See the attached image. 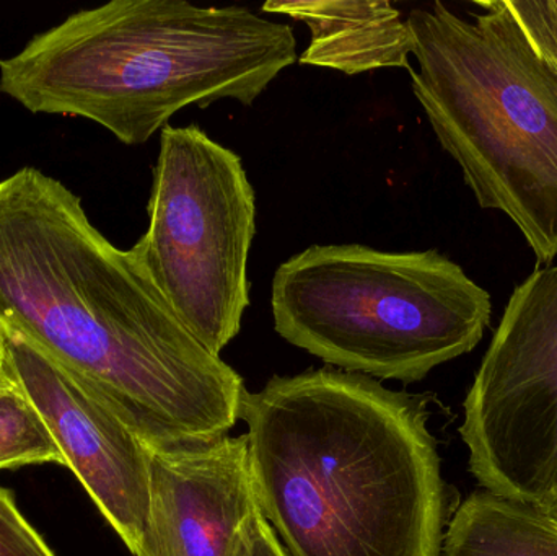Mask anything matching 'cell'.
Returning <instances> with one entry per match:
<instances>
[{"label": "cell", "mask_w": 557, "mask_h": 556, "mask_svg": "<svg viewBox=\"0 0 557 556\" xmlns=\"http://www.w3.org/2000/svg\"><path fill=\"white\" fill-rule=\"evenodd\" d=\"M274 329L352 374L422 381L473 351L491 323L490 293L437 250L313 245L277 268Z\"/></svg>", "instance_id": "5b68a950"}, {"label": "cell", "mask_w": 557, "mask_h": 556, "mask_svg": "<svg viewBox=\"0 0 557 556\" xmlns=\"http://www.w3.org/2000/svg\"><path fill=\"white\" fill-rule=\"evenodd\" d=\"M3 330L9 374L35 405L72 470L134 556H147L149 447L94 394L23 336Z\"/></svg>", "instance_id": "ba28073f"}, {"label": "cell", "mask_w": 557, "mask_h": 556, "mask_svg": "<svg viewBox=\"0 0 557 556\" xmlns=\"http://www.w3.org/2000/svg\"><path fill=\"white\" fill-rule=\"evenodd\" d=\"M533 48L557 72V0H507Z\"/></svg>", "instance_id": "4fadbf2b"}, {"label": "cell", "mask_w": 557, "mask_h": 556, "mask_svg": "<svg viewBox=\"0 0 557 556\" xmlns=\"http://www.w3.org/2000/svg\"><path fill=\"white\" fill-rule=\"evenodd\" d=\"M234 556H288L260 508L242 526Z\"/></svg>", "instance_id": "9a60e30c"}, {"label": "cell", "mask_w": 557, "mask_h": 556, "mask_svg": "<svg viewBox=\"0 0 557 556\" xmlns=\"http://www.w3.org/2000/svg\"><path fill=\"white\" fill-rule=\"evenodd\" d=\"M147 212L131 255L189 333L221 355L250 306L257 196L242 157L196 124H166Z\"/></svg>", "instance_id": "8992f818"}, {"label": "cell", "mask_w": 557, "mask_h": 556, "mask_svg": "<svg viewBox=\"0 0 557 556\" xmlns=\"http://www.w3.org/2000/svg\"><path fill=\"white\" fill-rule=\"evenodd\" d=\"M263 12L307 23L311 39L300 62L347 75L409 69L411 29L388 0H270Z\"/></svg>", "instance_id": "30bf717a"}, {"label": "cell", "mask_w": 557, "mask_h": 556, "mask_svg": "<svg viewBox=\"0 0 557 556\" xmlns=\"http://www.w3.org/2000/svg\"><path fill=\"white\" fill-rule=\"evenodd\" d=\"M238 418L288 556H441V457L414 398L324 368L245 391Z\"/></svg>", "instance_id": "7a4b0ae2"}, {"label": "cell", "mask_w": 557, "mask_h": 556, "mask_svg": "<svg viewBox=\"0 0 557 556\" xmlns=\"http://www.w3.org/2000/svg\"><path fill=\"white\" fill-rule=\"evenodd\" d=\"M444 556H557V526L529 503L480 490L455 512Z\"/></svg>", "instance_id": "8fae6325"}, {"label": "cell", "mask_w": 557, "mask_h": 556, "mask_svg": "<svg viewBox=\"0 0 557 556\" xmlns=\"http://www.w3.org/2000/svg\"><path fill=\"white\" fill-rule=\"evenodd\" d=\"M149 457L147 556H234L242 526L260 508L247 434Z\"/></svg>", "instance_id": "9c48e42d"}, {"label": "cell", "mask_w": 557, "mask_h": 556, "mask_svg": "<svg viewBox=\"0 0 557 556\" xmlns=\"http://www.w3.org/2000/svg\"><path fill=\"white\" fill-rule=\"evenodd\" d=\"M474 22L442 2L409 13L412 91L483 209L504 212L540 263L557 257V72L507 0Z\"/></svg>", "instance_id": "277c9868"}, {"label": "cell", "mask_w": 557, "mask_h": 556, "mask_svg": "<svg viewBox=\"0 0 557 556\" xmlns=\"http://www.w3.org/2000/svg\"><path fill=\"white\" fill-rule=\"evenodd\" d=\"M295 59L294 29L248 7L113 0L0 59V91L32 113L85 118L139 146L191 104L250 107Z\"/></svg>", "instance_id": "3957f363"}, {"label": "cell", "mask_w": 557, "mask_h": 556, "mask_svg": "<svg viewBox=\"0 0 557 556\" xmlns=\"http://www.w3.org/2000/svg\"><path fill=\"white\" fill-rule=\"evenodd\" d=\"M533 506L557 526V486L555 490H552L542 502Z\"/></svg>", "instance_id": "2e32d148"}, {"label": "cell", "mask_w": 557, "mask_h": 556, "mask_svg": "<svg viewBox=\"0 0 557 556\" xmlns=\"http://www.w3.org/2000/svg\"><path fill=\"white\" fill-rule=\"evenodd\" d=\"M0 325L94 392L149 449L227 436L242 375L205 348L131 251L41 170L0 182Z\"/></svg>", "instance_id": "6da1fadb"}, {"label": "cell", "mask_w": 557, "mask_h": 556, "mask_svg": "<svg viewBox=\"0 0 557 556\" xmlns=\"http://www.w3.org/2000/svg\"><path fill=\"white\" fill-rule=\"evenodd\" d=\"M0 556H58L5 489H0Z\"/></svg>", "instance_id": "5bb4252c"}, {"label": "cell", "mask_w": 557, "mask_h": 556, "mask_svg": "<svg viewBox=\"0 0 557 556\" xmlns=\"http://www.w3.org/2000/svg\"><path fill=\"white\" fill-rule=\"evenodd\" d=\"M36 464L65 467L41 415L5 369L0 379V470Z\"/></svg>", "instance_id": "7c38bea8"}, {"label": "cell", "mask_w": 557, "mask_h": 556, "mask_svg": "<svg viewBox=\"0 0 557 556\" xmlns=\"http://www.w3.org/2000/svg\"><path fill=\"white\" fill-rule=\"evenodd\" d=\"M461 440L486 492L536 505L557 486V267L516 287L465 398Z\"/></svg>", "instance_id": "52a82bcc"}, {"label": "cell", "mask_w": 557, "mask_h": 556, "mask_svg": "<svg viewBox=\"0 0 557 556\" xmlns=\"http://www.w3.org/2000/svg\"><path fill=\"white\" fill-rule=\"evenodd\" d=\"M3 375H5V368H0V379H2Z\"/></svg>", "instance_id": "ac0fdd59"}, {"label": "cell", "mask_w": 557, "mask_h": 556, "mask_svg": "<svg viewBox=\"0 0 557 556\" xmlns=\"http://www.w3.org/2000/svg\"><path fill=\"white\" fill-rule=\"evenodd\" d=\"M5 361V336H3L2 325H0V368H3Z\"/></svg>", "instance_id": "e0dca14e"}]
</instances>
